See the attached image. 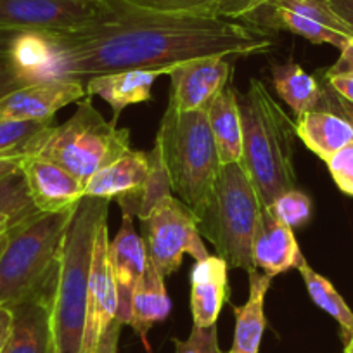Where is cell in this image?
Instances as JSON below:
<instances>
[{
	"label": "cell",
	"instance_id": "obj_1",
	"mask_svg": "<svg viewBox=\"0 0 353 353\" xmlns=\"http://www.w3.org/2000/svg\"><path fill=\"white\" fill-rule=\"evenodd\" d=\"M54 43L52 81H87L101 74L158 70L210 56H253L274 47L256 25L196 12H165L127 0H106L87 25L46 32Z\"/></svg>",
	"mask_w": 353,
	"mask_h": 353
},
{
	"label": "cell",
	"instance_id": "obj_2",
	"mask_svg": "<svg viewBox=\"0 0 353 353\" xmlns=\"http://www.w3.org/2000/svg\"><path fill=\"white\" fill-rule=\"evenodd\" d=\"M110 205L108 198L83 196L64 230L50 303L54 353H81L94 248L97 232L108 223Z\"/></svg>",
	"mask_w": 353,
	"mask_h": 353
},
{
	"label": "cell",
	"instance_id": "obj_3",
	"mask_svg": "<svg viewBox=\"0 0 353 353\" xmlns=\"http://www.w3.org/2000/svg\"><path fill=\"white\" fill-rule=\"evenodd\" d=\"M243 127V165L261 206L296 189L294 137L296 123L274 101L263 81L253 78L237 96Z\"/></svg>",
	"mask_w": 353,
	"mask_h": 353
},
{
	"label": "cell",
	"instance_id": "obj_4",
	"mask_svg": "<svg viewBox=\"0 0 353 353\" xmlns=\"http://www.w3.org/2000/svg\"><path fill=\"white\" fill-rule=\"evenodd\" d=\"M74 206L35 212L9 230L0 254V303L14 307L35 296L52 300L61 243Z\"/></svg>",
	"mask_w": 353,
	"mask_h": 353
},
{
	"label": "cell",
	"instance_id": "obj_5",
	"mask_svg": "<svg viewBox=\"0 0 353 353\" xmlns=\"http://www.w3.org/2000/svg\"><path fill=\"white\" fill-rule=\"evenodd\" d=\"M130 149V132L117 120H104L94 108L92 97L77 103L73 117L63 125H49L21 148V158L49 159L78 176L81 182L106 168Z\"/></svg>",
	"mask_w": 353,
	"mask_h": 353
},
{
	"label": "cell",
	"instance_id": "obj_6",
	"mask_svg": "<svg viewBox=\"0 0 353 353\" xmlns=\"http://www.w3.org/2000/svg\"><path fill=\"white\" fill-rule=\"evenodd\" d=\"M156 142L170 176L172 192L198 219L222 163L205 111H179L168 103Z\"/></svg>",
	"mask_w": 353,
	"mask_h": 353
},
{
	"label": "cell",
	"instance_id": "obj_7",
	"mask_svg": "<svg viewBox=\"0 0 353 353\" xmlns=\"http://www.w3.org/2000/svg\"><path fill=\"white\" fill-rule=\"evenodd\" d=\"M261 208L243 165H222L208 201L196 219L199 234L215 246L229 267L253 272V237Z\"/></svg>",
	"mask_w": 353,
	"mask_h": 353
},
{
	"label": "cell",
	"instance_id": "obj_8",
	"mask_svg": "<svg viewBox=\"0 0 353 353\" xmlns=\"http://www.w3.org/2000/svg\"><path fill=\"white\" fill-rule=\"evenodd\" d=\"M141 225L145 253L163 277L181 269L185 253L196 261L210 256L194 213L173 196L156 203Z\"/></svg>",
	"mask_w": 353,
	"mask_h": 353
},
{
	"label": "cell",
	"instance_id": "obj_9",
	"mask_svg": "<svg viewBox=\"0 0 353 353\" xmlns=\"http://www.w3.org/2000/svg\"><path fill=\"white\" fill-rule=\"evenodd\" d=\"M106 0H0V28L70 32L97 18Z\"/></svg>",
	"mask_w": 353,
	"mask_h": 353
},
{
	"label": "cell",
	"instance_id": "obj_10",
	"mask_svg": "<svg viewBox=\"0 0 353 353\" xmlns=\"http://www.w3.org/2000/svg\"><path fill=\"white\" fill-rule=\"evenodd\" d=\"M118 314V291L110 260L108 223L99 229L94 248L92 269L88 279L87 314L81 339V353H96L101 336L113 324Z\"/></svg>",
	"mask_w": 353,
	"mask_h": 353
},
{
	"label": "cell",
	"instance_id": "obj_11",
	"mask_svg": "<svg viewBox=\"0 0 353 353\" xmlns=\"http://www.w3.org/2000/svg\"><path fill=\"white\" fill-rule=\"evenodd\" d=\"M170 104L179 111H208L230 78V64L222 56L199 57L173 64L170 71Z\"/></svg>",
	"mask_w": 353,
	"mask_h": 353
},
{
	"label": "cell",
	"instance_id": "obj_12",
	"mask_svg": "<svg viewBox=\"0 0 353 353\" xmlns=\"http://www.w3.org/2000/svg\"><path fill=\"white\" fill-rule=\"evenodd\" d=\"M85 97V87L78 81L54 80L25 85L0 99V120L50 121L66 104Z\"/></svg>",
	"mask_w": 353,
	"mask_h": 353
},
{
	"label": "cell",
	"instance_id": "obj_13",
	"mask_svg": "<svg viewBox=\"0 0 353 353\" xmlns=\"http://www.w3.org/2000/svg\"><path fill=\"white\" fill-rule=\"evenodd\" d=\"M149 173L148 152L128 149L106 168L94 173L85 184V196L118 199L123 213L135 219L141 205V194Z\"/></svg>",
	"mask_w": 353,
	"mask_h": 353
},
{
	"label": "cell",
	"instance_id": "obj_14",
	"mask_svg": "<svg viewBox=\"0 0 353 353\" xmlns=\"http://www.w3.org/2000/svg\"><path fill=\"white\" fill-rule=\"evenodd\" d=\"M30 198L39 212L70 210L85 196V182L49 159L25 156L19 163Z\"/></svg>",
	"mask_w": 353,
	"mask_h": 353
},
{
	"label": "cell",
	"instance_id": "obj_15",
	"mask_svg": "<svg viewBox=\"0 0 353 353\" xmlns=\"http://www.w3.org/2000/svg\"><path fill=\"white\" fill-rule=\"evenodd\" d=\"M110 260L118 291V314L121 324L130 322L132 294L145 270L148 253L142 237L137 236L134 216L123 213V222L113 243H110Z\"/></svg>",
	"mask_w": 353,
	"mask_h": 353
},
{
	"label": "cell",
	"instance_id": "obj_16",
	"mask_svg": "<svg viewBox=\"0 0 353 353\" xmlns=\"http://www.w3.org/2000/svg\"><path fill=\"white\" fill-rule=\"evenodd\" d=\"M305 260L293 229L277 219L269 206H263L253 237L254 267L276 277L290 269H298Z\"/></svg>",
	"mask_w": 353,
	"mask_h": 353
},
{
	"label": "cell",
	"instance_id": "obj_17",
	"mask_svg": "<svg viewBox=\"0 0 353 353\" xmlns=\"http://www.w3.org/2000/svg\"><path fill=\"white\" fill-rule=\"evenodd\" d=\"M229 265L219 254L196 261L191 270V312L196 327L216 325L222 307L229 300Z\"/></svg>",
	"mask_w": 353,
	"mask_h": 353
},
{
	"label": "cell",
	"instance_id": "obj_18",
	"mask_svg": "<svg viewBox=\"0 0 353 353\" xmlns=\"http://www.w3.org/2000/svg\"><path fill=\"white\" fill-rule=\"evenodd\" d=\"M50 303L43 296L28 298L12 308V327L2 353H54Z\"/></svg>",
	"mask_w": 353,
	"mask_h": 353
},
{
	"label": "cell",
	"instance_id": "obj_19",
	"mask_svg": "<svg viewBox=\"0 0 353 353\" xmlns=\"http://www.w3.org/2000/svg\"><path fill=\"white\" fill-rule=\"evenodd\" d=\"M173 66V64H172ZM172 66L158 68V70H130L118 73L101 74L92 78L85 85V96H99L113 108L114 118L130 104L145 103L152 97V85L159 74H168Z\"/></svg>",
	"mask_w": 353,
	"mask_h": 353
},
{
	"label": "cell",
	"instance_id": "obj_20",
	"mask_svg": "<svg viewBox=\"0 0 353 353\" xmlns=\"http://www.w3.org/2000/svg\"><path fill=\"white\" fill-rule=\"evenodd\" d=\"M172 301L165 288V277L158 272L151 260L145 261V270L132 294L130 322L142 343L148 341V332L158 322H163L170 315Z\"/></svg>",
	"mask_w": 353,
	"mask_h": 353
},
{
	"label": "cell",
	"instance_id": "obj_21",
	"mask_svg": "<svg viewBox=\"0 0 353 353\" xmlns=\"http://www.w3.org/2000/svg\"><path fill=\"white\" fill-rule=\"evenodd\" d=\"M250 274V296L241 307H232L236 314V332L232 346L227 353H258L263 338L267 321H265V296L269 291L272 277L267 274Z\"/></svg>",
	"mask_w": 353,
	"mask_h": 353
},
{
	"label": "cell",
	"instance_id": "obj_22",
	"mask_svg": "<svg viewBox=\"0 0 353 353\" xmlns=\"http://www.w3.org/2000/svg\"><path fill=\"white\" fill-rule=\"evenodd\" d=\"M215 139L216 151L222 165L241 163L243 158V127H241L239 104H237L236 88L229 83L215 97L212 106L206 111Z\"/></svg>",
	"mask_w": 353,
	"mask_h": 353
},
{
	"label": "cell",
	"instance_id": "obj_23",
	"mask_svg": "<svg viewBox=\"0 0 353 353\" xmlns=\"http://www.w3.org/2000/svg\"><path fill=\"white\" fill-rule=\"evenodd\" d=\"M54 43L46 32L23 30L9 47V59L25 85L52 81Z\"/></svg>",
	"mask_w": 353,
	"mask_h": 353
},
{
	"label": "cell",
	"instance_id": "obj_24",
	"mask_svg": "<svg viewBox=\"0 0 353 353\" xmlns=\"http://www.w3.org/2000/svg\"><path fill=\"white\" fill-rule=\"evenodd\" d=\"M296 135L325 163L353 141V130L341 117L329 111H308L298 117Z\"/></svg>",
	"mask_w": 353,
	"mask_h": 353
},
{
	"label": "cell",
	"instance_id": "obj_25",
	"mask_svg": "<svg viewBox=\"0 0 353 353\" xmlns=\"http://www.w3.org/2000/svg\"><path fill=\"white\" fill-rule=\"evenodd\" d=\"M272 81L281 99L294 111L296 117L317 111L321 103V81L308 74L294 61L272 66Z\"/></svg>",
	"mask_w": 353,
	"mask_h": 353
},
{
	"label": "cell",
	"instance_id": "obj_26",
	"mask_svg": "<svg viewBox=\"0 0 353 353\" xmlns=\"http://www.w3.org/2000/svg\"><path fill=\"white\" fill-rule=\"evenodd\" d=\"M258 11L267 12L265 23L272 26V28L288 30V32L294 33V35H300L303 37V39L310 40L312 43H329V46L341 50L345 49L350 42H353L350 37L343 35V33L339 32H334V30L321 25V23L308 18V16L298 14V12L279 8V6L265 4L263 8H260Z\"/></svg>",
	"mask_w": 353,
	"mask_h": 353
},
{
	"label": "cell",
	"instance_id": "obj_27",
	"mask_svg": "<svg viewBox=\"0 0 353 353\" xmlns=\"http://www.w3.org/2000/svg\"><path fill=\"white\" fill-rule=\"evenodd\" d=\"M298 270H300L301 277H303L305 284H307V290L312 301L317 307H321L324 312H327L341 325L343 341H348L353 336V312L350 310V307L343 300L341 294L336 291V288L325 277L315 272L310 265H308L307 260L301 261Z\"/></svg>",
	"mask_w": 353,
	"mask_h": 353
},
{
	"label": "cell",
	"instance_id": "obj_28",
	"mask_svg": "<svg viewBox=\"0 0 353 353\" xmlns=\"http://www.w3.org/2000/svg\"><path fill=\"white\" fill-rule=\"evenodd\" d=\"M148 156H149V173L141 194V205H139V212H137L139 220H144L145 216L149 215V212L154 208L156 203H159L161 199L172 196L170 176H168V172H166L165 161H163L161 148H159L158 142L154 144L152 151L148 152Z\"/></svg>",
	"mask_w": 353,
	"mask_h": 353
},
{
	"label": "cell",
	"instance_id": "obj_29",
	"mask_svg": "<svg viewBox=\"0 0 353 353\" xmlns=\"http://www.w3.org/2000/svg\"><path fill=\"white\" fill-rule=\"evenodd\" d=\"M127 2L139 8L154 9V11L196 12V14H213L239 19L236 8L229 0H127Z\"/></svg>",
	"mask_w": 353,
	"mask_h": 353
},
{
	"label": "cell",
	"instance_id": "obj_30",
	"mask_svg": "<svg viewBox=\"0 0 353 353\" xmlns=\"http://www.w3.org/2000/svg\"><path fill=\"white\" fill-rule=\"evenodd\" d=\"M39 210L30 198L28 185L19 170L0 179V219L2 216H25L33 215Z\"/></svg>",
	"mask_w": 353,
	"mask_h": 353
},
{
	"label": "cell",
	"instance_id": "obj_31",
	"mask_svg": "<svg viewBox=\"0 0 353 353\" xmlns=\"http://www.w3.org/2000/svg\"><path fill=\"white\" fill-rule=\"evenodd\" d=\"M52 125L50 121L0 120V156H21V148L39 132Z\"/></svg>",
	"mask_w": 353,
	"mask_h": 353
},
{
	"label": "cell",
	"instance_id": "obj_32",
	"mask_svg": "<svg viewBox=\"0 0 353 353\" xmlns=\"http://www.w3.org/2000/svg\"><path fill=\"white\" fill-rule=\"evenodd\" d=\"M277 219L283 220L291 229L301 227L312 219V201L305 192L293 189L284 192L269 206Z\"/></svg>",
	"mask_w": 353,
	"mask_h": 353
},
{
	"label": "cell",
	"instance_id": "obj_33",
	"mask_svg": "<svg viewBox=\"0 0 353 353\" xmlns=\"http://www.w3.org/2000/svg\"><path fill=\"white\" fill-rule=\"evenodd\" d=\"M175 353H223L219 346V331L216 325L212 327H196L188 339H173Z\"/></svg>",
	"mask_w": 353,
	"mask_h": 353
},
{
	"label": "cell",
	"instance_id": "obj_34",
	"mask_svg": "<svg viewBox=\"0 0 353 353\" xmlns=\"http://www.w3.org/2000/svg\"><path fill=\"white\" fill-rule=\"evenodd\" d=\"M327 168L336 185L345 194L353 196V141L329 159Z\"/></svg>",
	"mask_w": 353,
	"mask_h": 353
},
{
	"label": "cell",
	"instance_id": "obj_35",
	"mask_svg": "<svg viewBox=\"0 0 353 353\" xmlns=\"http://www.w3.org/2000/svg\"><path fill=\"white\" fill-rule=\"evenodd\" d=\"M321 90L322 96L317 111H329V113L338 114V117H341L353 130V104L348 103L346 99H343L324 78L321 80Z\"/></svg>",
	"mask_w": 353,
	"mask_h": 353
},
{
	"label": "cell",
	"instance_id": "obj_36",
	"mask_svg": "<svg viewBox=\"0 0 353 353\" xmlns=\"http://www.w3.org/2000/svg\"><path fill=\"white\" fill-rule=\"evenodd\" d=\"M21 87H25V83H23L18 78V74H16L8 54H6V56H0V99Z\"/></svg>",
	"mask_w": 353,
	"mask_h": 353
},
{
	"label": "cell",
	"instance_id": "obj_37",
	"mask_svg": "<svg viewBox=\"0 0 353 353\" xmlns=\"http://www.w3.org/2000/svg\"><path fill=\"white\" fill-rule=\"evenodd\" d=\"M324 80L336 92L353 104V73H324Z\"/></svg>",
	"mask_w": 353,
	"mask_h": 353
},
{
	"label": "cell",
	"instance_id": "obj_38",
	"mask_svg": "<svg viewBox=\"0 0 353 353\" xmlns=\"http://www.w3.org/2000/svg\"><path fill=\"white\" fill-rule=\"evenodd\" d=\"M121 327H123V324L118 319H114L113 324L101 336L96 353H118V341H120Z\"/></svg>",
	"mask_w": 353,
	"mask_h": 353
},
{
	"label": "cell",
	"instance_id": "obj_39",
	"mask_svg": "<svg viewBox=\"0 0 353 353\" xmlns=\"http://www.w3.org/2000/svg\"><path fill=\"white\" fill-rule=\"evenodd\" d=\"M327 73H353V42L341 49L339 59L336 61L334 66L329 68Z\"/></svg>",
	"mask_w": 353,
	"mask_h": 353
},
{
	"label": "cell",
	"instance_id": "obj_40",
	"mask_svg": "<svg viewBox=\"0 0 353 353\" xmlns=\"http://www.w3.org/2000/svg\"><path fill=\"white\" fill-rule=\"evenodd\" d=\"M12 327V308L0 303V353L8 343Z\"/></svg>",
	"mask_w": 353,
	"mask_h": 353
},
{
	"label": "cell",
	"instance_id": "obj_41",
	"mask_svg": "<svg viewBox=\"0 0 353 353\" xmlns=\"http://www.w3.org/2000/svg\"><path fill=\"white\" fill-rule=\"evenodd\" d=\"M229 2L236 8L239 19H248L253 12H256L260 8H263L269 0H229Z\"/></svg>",
	"mask_w": 353,
	"mask_h": 353
},
{
	"label": "cell",
	"instance_id": "obj_42",
	"mask_svg": "<svg viewBox=\"0 0 353 353\" xmlns=\"http://www.w3.org/2000/svg\"><path fill=\"white\" fill-rule=\"evenodd\" d=\"M332 11L353 28V0H327Z\"/></svg>",
	"mask_w": 353,
	"mask_h": 353
},
{
	"label": "cell",
	"instance_id": "obj_43",
	"mask_svg": "<svg viewBox=\"0 0 353 353\" xmlns=\"http://www.w3.org/2000/svg\"><path fill=\"white\" fill-rule=\"evenodd\" d=\"M25 219H26V216H25ZM21 220L23 219H18V216H2V219H0V254H2L6 243H8L9 230H11L12 227L16 225V223L21 222Z\"/></svg>",
	"mask_w": 353,
	"mask_h": 353
},
{
	"label": "cell",
	"instance_id": "obj_44",
	"mask_svg": "<svg viewBox=\"0 0 353 353\" xmlns=\"http://www.w3.org/2000/svg\"><path fill=\"white\" fill-rule=\"evenodd\" d=\"M19 163H21V156H0V179L19 170Z\"/></svg>",
	"mask_w": 353,
	"mask_h": 353
},
{
	"label": "cell",
	"instance_id": "obj_45",
	"mask_svg": "<svg viewBox=\"0 0 353 353\" xmlns=\"http://www.w3.org/2000/svg\"><path fill=\"white\" fill-rule=\"evenodd\" d=\"M21 30H12V28H0V56H6L9 52V47H11L14 37Z\"/></svg>",
	"mask_w": 353,
	"mask_h": 353
},
{
	"label": "cell",
	"instance_id": "obj_46",
	"mask_svg": "<svg viewBox=\"0 0 353 353\" xmlns=\"http://www.w3.org/2000/svg\"><path fill=\"white\" fill-rule=\"evenodd\" d=\"M343 353H353V336L348 339V341H346L345 352H343Z\"/></svg>",
	"mask_w": 353,
	"mask_h": 353
},
{
	"label": "cell",
	"instance_id": "obj_47",
	"mask_svg": "<svg viewBox=\"0 0 353 353\" xmlns=\"http://www.w3.org/2000/svg\"><path fill=\"white\" fill-rule=\"evenodd\" d=\"M142 345H144V348H145V353H152V348H151V345H149L148 341H145V343H142Z\"/></svg>",
	"mask_w": 353,
	"mask_h": 353
}]
</instances>
